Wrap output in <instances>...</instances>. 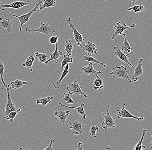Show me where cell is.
<instances>
[{
    "label": "cell",
    "mask_w": 152,
    "mask_h": 150,
    "mask_svg": "<svg viewBox=\"0 0 152 150\" xmlns=\"http://www.w3.org/2000/svg\"><path fill=\"white\" fill-rule=\"evenodd\" d=\"M4 69L5 67L4 65L3 62L0 61V78H1V82L2 83L3 85H4L5 89H6V88H9V87H10L9 85L7 84L4 82V80L3 75Z\"/></svg>",
    "instance_id": "obj_29"
},
{
    "label": "cell",
    "mask_w": 152,
    "mask_h": 150,
    "mask_svg": "<svg viewBox=\"0 0 152 150\" xmlns=\"http://www.w3.org/2000/svg\"><path fill=\"white\" fill-rule=\"evenodd\" d=\"M35 61V58L33 56H30L26 59V61L22 64L23 67H25L26 69H30V72L33 71V63Z\"/></svg>",
    "instance_id": "obj_24"
},
{
    "label": "cell",
    "mask_w": 152,
    "mask_h": 150,
    "mask_svg": "<svg viewBox=\"0 0 152 150\" xmlns=\"http://www.w3.org/2000/svg\"><path fill=\"white\" fill-rule=\"evenodd\" d=\"M58 39V36H57L56 37H52L50 38L49 40V42L52 44H56L57 43V42Z\"/></svg>",
    "instance_id": "obj_37"
},
{
    "label": "cell",
    "mask_w": 152,
    "mask_h": 150,
    "mask_svg": "<svg viewBox=\"0 0 152 150\" xmlns=\"http://www.w3.org/2000/svg\"><path fill=\"white\" fill-rule=\"evenodd\" d=\"M143 55L141 58L138 61V64L136 68H135L134 72L132 76L133 80L136 82L139 79L140 76L142 75V64L143 61Z\"/></svg>",
    "instance_id": "obj_13"
},
{
    "label": "cell",
    "mask_w": 152,
    "mask_h": 150,
    "mask_svg": "<svg viewBox=\"0 0 152 150\" xmlns=\"http://www.w3.org/2000/svg\"><path fill=\"white\" fill-rule=\"evenodd\" d=\"M66 22L70 26V28L74 34L73 37L75 39V42L78 46H80V45L84 42V39L83 37V36L77 30L75 26L72 23L71 18H69L67 19Z\"/></svg>",
    "instance_id": "obj_10"
},
{
    "label": "cell",
    "mask_w": 152,
    "mask_h": 150,
    "mask_svg": "<svg viewBox=\"0 0 152 150\" xmlns=\"http://www.w3.org/2000/svg\"><path fill=\"white\" fill-rule=\"evenodd\" d=\"M64 67H65V68H64V70L63 72L62 73L61 76L59 79L55 84H53V87H54V88H55V89H58V88H60L63 79L65 78V77H66V75H67V74H68V72H69V64H66Z\"/></svg>",
    "instance_id": "obj_21"
},
{
    "label": "cell",
    "mask_w": 152,
    "mask_h": 150,
    "mask_svg": "<svg viewBox=\"0 0 152 150\" xmlns=\"http://www.w3.org/2000/svg\"><path fill=\"white\" fill-rule=\"evenodd\" d=\"M99 131V127L97 125L93 126L90 129V132L89 133V135L92 136L94 138H96V133L97 132Z\"/></svg>",
    "instance_id": "obj_36"
},
{
    "label": "cell",
    "mask_w": 152,
    "mask_h": 150,
    "mask_svg": "<svg viewBox=\"0 0 152 150\" xmlns=\"http://www.w3.org/2000/svg\"><path fill=\"white\" fill-rule=\"evenodd\" d=\"M42 0H39L38 1L37 3L35 5L34 8H33L32 10H30L28 13L26 14H24L21 15V16H18L15 15H13L12 16L13 17H15L17 18L20 21V29L19 31H21L22 28V26L23 24H26L27 22H29V19L31 18L32 14L34 12H36L38 8H39L40 4H42Z\"/></svg>",
    "instance_id": "obj_2"
},
{
    "label": "cell",
    "mask_w": 152,
    "mask_h": 150,
    "mask_svg": "<svg viewBox=\"0 0 152 150\" xmlns=\"http://www.w3.org/2000/svg\"><path fill=\"white\" fill-rule=\"evenodd\" d=\"M34 54H35L36 56L38 58V59H39V61L40 63H44L47 60L48 57V56L45 53H38V52H35L34 53Z\"/></svg>",
    "instance_id": "obj_32"
},
{
    "label": "cell",
    "mask_w": 152,
    "mask_h": 150,
    "mask_svg": "<svg viewBox=\"0 0 152 150\" xmlns=\"http://www.w3.org/2000/svg\"><path fill=\"white\" fill-rule=\"evenodd\" d=\"M54 99L53 97H47L37 99L36 104L37 105L42 104V106H45L47 103H51V101Z\"/></svg>",
    "instance_id": "obj_27"
},
{
    "label": "cell",
    "mask_w": 152,
    "mask_h": 150,
    "mask_svg": "<svg viewBox=\"0 0 152 150\" xmlns=\"http://www.w3.org/2000/svg\"><path fill=\"white\" fill-rule=\"evenodd\" d=\"M136 26V24L133 23L132 26H127L126 23H124L121 24V22H118L114 25V29L115 33L112 35L111 40H116L118 35H121L123 34L124 31L129 28H134Z\"/></svg>",
    "instance_id": "obj_6"
},
{
    "label": "cell",
    "mask_w": 152,
    "mask_h": 150,
    "mask_svg": "<svg viewBox=\"0 0 152 150\" xmlns=\"http://www.w3.org/2000/svg\"><path fill=\"white\" fill-rule=\"evenodd\" d=\"M83 145L82 142H80L79 143L78 145H77V150H83Z\"/></svg>",
    "instance_id": "obj_39"
},
{
    "label": "cell",
    "mask_w": 152,
    "mask_h": 150,
    "mask_svg": "<svg viewBox=\"0 0 152 150\" xmlns=\"http://www.w3.org/2000/svg\"><path fill=\"white\" fill-rule=\"evenodd\" d=\"M12 89L11 87L5 89L7 93V102L6 104L5 110L4 113V116H7L10 112L16 110L17 108L13 103L10 97V90Z\"/></svg>",
    "instance_id": "obj_11"
},
{
    "label": "cell",
    "mask_w": 152,
    "mask_h": 150,
    "mask_svg": "<svg viewBox=\"0 0 152 150\" xmlns=\"http://www.w3.org/2000/svg\"><path fill=\"white\" fill-rule=\"evenodd\" d=\"M147 129H144L142 131V135L141 137V139L139 140L138 142L136 144L135 147L134 148V150H141L144 149L145 148V145H142V142H143V138L145 136V134L147 132Z\"/></svg>",
    "instance_id": "obj_28"
},
{
    "label": "cell",
    "mask_w": 152,
    "mask_h": 150,
    "mask_svg": "<svg viewBox=\"0 0 152 150\" xmlns=\"http://www.w3.org/2000/svg\"><path fill=\"white\" fill-rule=\"evenodd\" d=\"M128 71L127 68L123 65L115 66L111 69L110 75H113V78L115 79L118 78H124L127 80L129 82H132L131 79L128 75Z\"/></svg>",
    "instance_id": "obj_1"
},
{
    "label": "cell",
    "mask_w": 152,
    "mask_h": 150,
    "mask_svg": "<svg viewBox=\"0 0 152 150\" xmlns=\"http://www.w3.org/2000/svg\"><path fill=\"white\" fill-rule=\"evenodd\" d=\"M70 95H71L69 93L68 94L66 93H64L63 94L62 100L64 101H65V102H67L68 104H74L75 102H74L73 100L71 98Z\"/></svg>",
    "instance_id": "obj_35"
},
{
    "label": "cell",
    "mask_w": 152,
    "mask_h": 150,
    "mask_svg": "<svg viewBox=\"0 0 152 150\" xmlns=\"http://www.w3.org/2000/svg\"><path fill=\"white\" fill-rule=\"evenodd\" d=\"M28 83L26 81H23L20 79H16L13 82H11V87L14 90H17L21 88L23 85H27Z\"/></svg>",
    "instance_id": "obj_22"
},
{
    "label": "cell",
    "mask_w": 152,
    "mask_h": 150,
    "mask_svg": "<svg viewBox=\"0 0 152 150\" xmlns=\"http://www.w3.org/2000/svg\"><path fill=\"white\" fill-rule=\"evenodd\" d=\"M144 6L142 4H138V5H134L131 7L128 8V10L129 11L133 10L135 13L137 12H142L144 10Z\"/></svg>",
    "instance_id": "obj_34"
},
{
    "label": "cell",
    "mask_w": 152,
    "mask_h": 150,
    "mask_svg": "<svg viewBox=\"0 0 152 150\" xmlns=\"http://www.w3.org/2000/svg\"><path fill=\"white\" fill-rule=\"evenodd\" d=\"M106 114L104 115L103 113H101L102 116L104 117V121L102 123L101 126L104 130H107L108 128H115V118H113L109 114V110H111L110 105L108 104L106 107Z\"/></svg>",
    "instance_id": "obj_4"
},
{
    "label": "cell",
    "mask_w": 152,
    "mask_h": 150,
    "mask_svg": "<svg viewBox=\"0 0 152 150\" xmlns=\"http://www.w3.org/2000/svg\"><path fill=\"white\" fill-rule=\"evenodd\" d=\"M55 142V140H54V139H53V138H52V139H51V140H50V144H49V145H48V146L47 147V148H45V149L44 150H54V149L52 148V144H53V143H54V142Z\"/></svg>",
    "instance_id": "obj_38"
},
{
    "label": "cell",
    "mask_w": 152,
    "mask_h": 150,
    "mask_svg": "<svg viewBox=\"0 0 152 150\" xmlns=\"http://www.w3.org/2000/svg\"><path fill=\"white\" fill-rule=\"evenodd\" d=\"M14 21L9 19L0 18V29H6L7 34L12 30V27Z\"/></svg>",
    "instance_id": "obj_14"
},
{
    "label": "cell",
    "mask_w": 152,
    "mask_h": 150,
    "mask_svg": "<svg viewBox=\"0 0 152 150\" xmlns=\"http://www.w3.org/2000/svg\"><path fill=\"white\" fill-rule=\"evenodd\" d=\"M26 32H28V33H41L47 36L48 34H54L56 33V31L55 29L53 28L52 26L49 25L48 23H44L43 22H42L40 23V26L37 29H28L27 28L26 24H25V29Z\"/></svg>",
    "instance_id": "obj_3"
},
{
    "label": "cell",
    "mask_w": 152,
    "mask_h": 150,
    "mask_svg": "<svg viewBox=\"0 0 152 150\" xmlns=\"http://www.w3.org/2000/svg\"><path fill=\"white\" fill-rule=\"evenodd\" d=\"M21 110L22 108H19L18 109H17L16 110L10 112L7 116L4 117V119L9 120L11 122H13L15 117L21 111Z\"/></svg>",
    "instance_id": "obj_30"
},
{
    "label": "cell",
    "mask_w": 152,
    "mask_h": 150,
    "mask_svg": "<svg viewBox=\"0 0 152 150\" xmlns=\"http://www.w3.org/2000/svg\"><path fill=\"white\" fill-rule=\"evenodd\" d=\"M66 90L70 95H82L86 98L87 97L86 94L82 91L80 86L76 80H74L73 83L69 84V86L66 87Z\"/></svg>",
    "instance_id": "obj_8"
},
{
    "label": "cell",
    "mask_w": 152,
    "mask_h": 150,
    "mask_svg": "<svg viewBox=\"0 0 152 150\" xmlns=\"http://www.w3.org/2000/svg\"><path fill=\"white\" fill-rule=\"evenodd\" d=\"M70 113V111L63 110H59L55 112V115L58 118L59 121L62 124H65L66 119L68 117Z\"/></svg>",
    "instance_id": "obj_17"
},
{
    "label": "cell",
    "mask_w": 152,
    "mask_h": 150,
    "mask_svg": "<svg viewBox=\"0 0 152 150\" xmlns=\"http://www.w3.org/2000/svg\"><path fill=\"white\" fill-rule=\"evenodd\" d=\"M94 62H90L88 66H85L82 68V72L86 75H93L96 73L101 74L102 72L99 71H96L94 69L93 65Z\"/></svg>",
    "instance_id": "obj_19"
},
{
    "label": "cell",
    "mask_w": 152,
    "mask_h": 150,
    "mask_svg": "<svg viewBox=\"0 0 152 150\" xmlns=\"http://www.w3.org/2000/svg\"><path fill=\"white\" fill-rule=\"evenodd\" d=\"M65 46L64 50L66 52V56H71L72 55V50L73 49V43L71 40H66L64 45Z\"/></svg>",
    "instance_id": "obj_26"
},
{
    "label": "cell",
    "mask_w": 152,
    "mask_h": 150,
    "mask_svg": "<svg viewBox=\"0 0 152 150\" xmlns=\"http://www.w3.org/2000/svg\"><path fill=\"white\" fill-rule=\"evenodd\" d=\"M121 35H123L124 37V40L123 43L121 45V51L125 54V55L128 56V57H130V53L132 52V48L126 37V35L124 34H122Z\"/></svg>",
    "instance_id": "obj_18"
},
{
    "label": "cell",
    "mask_w": 152,
    "mask_h": 150,
    "mask_svg": "<svg viewBox=\"0 0 152 150\" xmlns=\"http://www.w3.org/2000/svg\"><path fill=\"white\" fill-rule=\"evenodd\" d=\"M33 4L32 1H17L14 2L10 4H5L0 2V10H4L5 8H11L13 9H20L24 6Z\"/></svg>",
    "instance_id": "obj_7"
},
{
    "label": "cell",
    "mask_w": 152,
    "mask_h": 150,
    "mask_svg": "<svg viewBox=\"0 0 152 150\" xmlns=\"http://www.w3.org/2000/svg\"><path fill=\"white\" fill-rule=\"evenodd\" d=\"M125 103H124L122 105V108L121 110H118L117 109L116 111L117 113L115 115V119H119L121 118H131L134 119H137L138 120H143L144 119V117H138L135 116H134L132 114L130 113L128 110H126L125 108Z\"/></svg>",
    "instance_id": "obj_9"
},
{
    "label": "cell",
    "mask_w": 152,
    "mask_h": 150,
    "mask_svg": "<svg viewBox=\"0 0 152 150\" xmlns=\"http://www.w3.org/2000/svg\"><path fill=\"white\" fill-rule=\"evenodd\" d=\"M80 46L84 51L87 53L88 56H92L93 55L97 54L98 49L96 48V45L94 43L89 42L86 43L85 42H84L80 45Z\"/></svg>",
    "instance_id": "obj_12"
},
{
    "label": "cell",
    "mask_w": 152,
    "mask_h": 150,
    "mask_svg": "<svg viewBox=\"0 0 152 150\" xmlns=\"http://www.w3.org/2000/svg\"><path fill=\"white\" fill-rule=\"evenodd\" d=\"M67 122L69 125V128L74 135H80L86 130V126L79 119L75 121H68Z\"/></svg>",
    "instance_id": "obj_5"
},
{
    "label": "cell",
    "mask_w": 152,
    "mask_h": 150,
    "mask_svg": "<svg viewBox=\"0 0 152 150\" xmlns=\"http://www.w3.org/2000/svg\"><path fill=\"white\" fill-rule=\"evenodd\" d=\"M104 1H106V0H104Z\"/></svg>",
    "instance_id": "obj_41"
},
{
    "label": "cell",
    "mask_w": 152,
    "mask_h": 150,
    "mask_svg": "<svg viewBox=\"0 0 152 150\" xmlns=\"http://www.w3.org/2000/svg\"><path fill=\"white\" fill-rule=\"evenodd\" d=\"M70 56H66V55L64 56V59L61 62V68H64L65 65L67 64L72 63L73 62L74 58L71 57Z\"/></svg>",
    "instance_id": "obj_33"
},
{
    "label": "cell",
    "mask_w": 152,
    "mask_h": 150,
    "mask_svg": "<svg viewBox=\"0 0 152 150\" xmlns=\"http://www.w3.org/2000/svg\"><path fill=\"white\" fill-rule=\"evenodd\" d=\"M63 52H61L60 51H58V46H57V43L56 44V49H55V51L53 53H51L50 54V58L49 59L46 60V61L44 63L45 64H46L48 65V63H49L50 61H52L54 60L55 61V64H57L59 62V58L61 56L63 55Z\"/></svg>",
    "instance_id": "obj_16"
},
{
    "label": "cell",
    "mask_w": 152,
    "mask_h": 150,
    "mask_svg": "<svg viewBox=\"0 0 152 150\" xmlns=\"http://www.w3.org/2000/svg\"><path fill=\"white\" fill-rule=\"evenodd\" d=\"M83 60L85 61H89V62H94V63L96 64H100V65L103 66V67H104V68H106V65L105 64L100 62L98 60H97L94 58L92 56H83Z\"/></svg>",
    "instance_id": "obj_31"
},
{
    "label": "cell",
    "mask_w": 152,
    "mask_h": 150,
    "mask_svg": "<svg viewBox=\"0 0 152 150\" xmlns=\"http://www.w3.org/2000/svg\"><path fill=\"white\" fill-rule=\"evenodd\" d=\"M59 103L60 105H61L60 107H67V108H70V109H76L78 113L82 116V117L83 118V119H86V114L85 111H84V108H83V107L85 106L84 103H81L80 106L78 107H69V106L64 105V104H63L62 103H61V102H59Z\"/></svg>",
    "instance_id": "obj_20"
},
{
    "label": "cell",
    "mask_w": 152,
    "mask_h": 150,
    "mask_svg": "<svg viewBox=\"0 0 152 150\" xmlns=\"http://www.w3.org/2000/svg\"><path fill=\"white\" fill-rule=\"evenodd\" d=\"M95 76L96 77V78L94 81V84L93 85V88L95 90L102 89L104 87L103 84V80L100 78L97 75H95Z\"/></svg>",
    "instance_id": "obj_25"
},
{
    "label": "cell",
    "mask_w": 152,
    "mask_h": 150,
    "mask_svg": "<svg viewBox=\"0 0 152 150\" xmlns=\"http://www.w3.org/2000/svg\"><path fill=\"white\" fill-rule=\"evenodd\" d=\"M56 0H44L43 3L42 4H40L39 6V10H41L43 9H45L48 7H52L56 6Z\"/></svg>",
    "instance_id": "obj_23"
},
{
    "label": "cell",
    "mask_w": 152,
    "mask_h": 150,
    "mask_svg": "<svg viewBox=\"0 0 152 150\" xmlns=\"http://www.w3.org/2000/svg\"><path fill=\"white\" fill-rule=\"evenodd\" d=\"M137 0H131V1L130 2V3L128 5V7H129V6H130V4H131V3H132V2L133 3V4H134V3L136 2V1Z\"/></svg>",
    "instance_id": "obj_40"
},
{
    "label": "cell",
    "mask_w": 152,
    "mask_h": 150,
    "mask_svg": "<svg viewBox=\"0 0 152 150\" xmlns=\"http://www.w3.org/2000/svg\"><path fill=\"white\" fill-rule=\"evenodd\" d=\"M113 49L115 50L114 53H115V56H116L117 57H118L122 61L124 62H125V63L130 65L132 68H134V66L132 65V64L129 62L128 56L124 53L123 52L121 51V50L120 49L118 45H117V46L114 47Z\"/></svg>",
    "instance_id": "obj_15"
}]
</instances>
